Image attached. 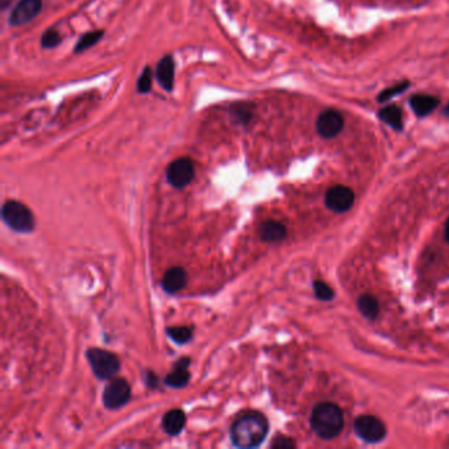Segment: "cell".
Returning <instances> with one entry per match:
<instances>
[{"label":"cell","instance_id":"obj_12","mask_svg":"<svg viewBox=\"0 0 449 449\" xmlns=\"http://www.w3.org/2000/svg\"><path fill=\"white\" fill-rule=\"evenodd\" d=\"M189 365H190V359L184 357V359H179L178 361L174 364V369L171 373H169L165 379V385L169 388L179 389L184 388L187 384H189V379H190V373H189Z\"/></svg>","mask_w":449,"mask_h":449},{"label":"cell","instance_id":"obj_18","mask_svg":"<svg viewBox=\"0 0 449 449\" xmlns=\"http://www.w3.org/2000/svg\"><path fill=\"white\" fill-rule=\"evenodd\" d=\"M359 309L364 317L368 319H376L379 317V300L370 294H364L359 298Z\"/></svg>","mask_w":449,"mask_h":449},{"label":"cell","instance_id":"obj_20","mask_svg":"<svg viewBox=\"0 0 449 449\" xmlns=\"http://www.w3.org/2000/svg\"><path fill=\"white\" fill-rule=\"evenodd\" d=\"M231 115H232L233 120H236L238 124L247 125L252 120L253 111H252V107L248 106L245 103H240V105H235L231 108Z\"/></svg>","mask_w":449,"mask_h":449},{"label":"cell","instance_id":"obj_8","mask_svg":"<svg viewBox=\"0 0 449 449\" xmlns=\"http://www.w3.org/2000/svg\"><path fill=\"white\" fill-rule=\"evenodd\" d=\"M353 203H354V193L347 186L336 185L327 191V207L332 211H348L352 207Z\"/></svg>","mask_w":449,"mask_h":449},{"label":"cell","instance_id":"obj_13","mask_svg":"<svg viewBox=\"0 0 449 449\" xmlns=\"http://www.w3.org/2000/svg\"><path fill=\"white\" fill-rule=\"evenodd\" d=\"M187 283V273L182 268H171L162 278V289L169 294H176L182 290Z\"/></svg>","mask_w":449,"mask_h":449},{"label":"cell","instance_id":"obj_25","mask_svg":"<svg viewBox=\"0 0 449 449\" xmlns=\"http://www.w3.org/2000/svg\"><path fill=\"white\" fill-rule=\"evenodd\" d=\"M407 88H408V82H402V83L394 85V86H391L390 88H386L385 91H382V93L379 94V102H385V100H389V99L396 97L398 94L403 93Z\"/></svg>","mask_w":449,"mask_h":449},{"label":"cell","instance_id":"obj_19","mask_svg":"<svg viewBox=\"0 0 449 449\" xmlns=\"http://www.w3.org/2000/svg\"><path fill=\"white\" fill-rule=\"evenodd\" d=\"M105 36L103 31H93V32H88L80 37L78 40V43L74 48V53H82L85 51H88L90 48H93L94 45H97Z\"/></svg>","mask_w":449,"mask_h":449},{"label":"cell","instance_id":"obj_15","mask_svg":"<svg viewBox=\"0 0 449 449\" xmlns=\"http://www.w3.org/2000/svg\"><path fill=\"white\" fill-rule=\"evenodd\" d=\"M410 106L418 116H426L431 114L439 106V99L433 95L418 94L410 99Z\"/></svg>","mask_w":449,"mask_h":449},{"label":"cell","instance_id":"obj_3","mask_svg":"<svg viewBox=\"0 0 449 449\" xmlns=\"http://www.w3.org/2000/svg\"><path fill=\"white\" fill-rule=\"evenodd\" d=\"M1 218L9 228L20 233H29L35 228L33 213L26 204L16 201H9L3 204Z\"/></svg>","mask_w":449,"mask_h":449},{"label":"cell","instance_id":"obj_1","mask_svg":"<svg viewBox=\"0 0 449 449\" xmlns=\"http://www.w3.org/2000/svg\"><path fill=\"white\" fill-rule=\"evenodd\" d=\"M269 432V423L264 415L249 411L238 418L231 427V440L238 448L260 447Z\"/></svg>","mask_w":449,"mask_h":449},{"label":"cell","instance_id":"obj_6","mask_svg":"<svg viewBox=\"0 0 449 449\" xmlns=\"http://www.w3.org/2000/svg\"><path fill=\"white\" fill-rule=\"evenodd\" d=\"M131 386L124 379H115L103 391V405L108 410H116L130 402Z\"/></svg>","mask_w":449,"mask_h":449},{"label":"cell","instance_id":"obj_9","mask_svg":"<svg viewBox=\"0 0 449 449\" xmlns=\"http://www.w3.org/2000/svg\"><path fill=\"white\" fill-rule=\"evenodd\" d=\"M344 119L342 114L336 110H326L317 117V130L319 134L324 139H332L342 132Z\"/></svg>","mask_w":449,"mask_h":449},{"label":"cell","instance_id":"obj_7","mask_svg":"<svg viewBox=\"0 0 449 449\" xmlns=\"http://www.w3.org/2000/svg\"><path fill=\"white\" fill-rule=\"evenodd\" d=\"M195 176L193 161L189 159H178L169 165L167 176L168 182L176 189H184L189 185Z\"/></svg>","mask_w":449,"mask_h":449},{"label":"cell","instance_id":"obj_10","mask_svg":"<svg viewBox=\"0 0 449 449\" xmlns=\"http://www.w3.org/2000/svg\"><path fill=\"white\" fill-rule=\"evenodd\" d=\"M41 7H43L41 0H20L18 6L14 9L9 16V24L14 27L27 24L28 21H31L38 15Z\"/></svg>","mask_w":449,"mask_h":449},{"label":"cell","instance_id":"obj_26","mask_svg":"<svg viewBox=\"0 0 449 449\" xmlns=\"http://www.w3.org/2000/svg\"><path fill=\"white\" fill-rule=\"evenodd\" d=\"M273 448H294L295 443L291 440L290 438H285V436H278L275 440L272 443Z\"/></svg>","mask_w":449,"mask_h":449},{"label":"cell","instance_id":"obj_27","mask_svg":"<svg viewBox=\"0 0 449 449\" xmlns=\"http://www.w3.org/2000/svg\"><path fill=\"white\" fill-rule=\"evenodd\" d=\"M144 379H145V382H147V385H148L149 388H157V385H159V379H157V376H156V374H153L152 371H147V373H145V376H144Z\"/></svg>","mask_w":449,"mask_h":449},{"label":"cell","instance_id":"obj_16","mask_svg":"<svg viewBox=\"0 0 449 449\" xmlns=\"http://www.w3.org/2000/svg\"><path fill=\"white\" fill-rule=\"evenodd\" d=\"M286 233H287L286 227L280 221H265L260 227V238H263L264 241H269V243L281 241L286 238Z\"/></svg>","mask_w":449,"mask_h":449},{"label":"cell","instance_id":"obj_22","mask_svg":"<svg viewBox=\"0 0 449 449\" xmlns=\"http://www.w3.org/2000/svg\"><path fill=\"white\" fill-rule=\"evenodd\" d=\"M62 37L57 31L49 29L41 37V46L45 49H53L61 43Z\"/></svg>","mask_w":449,"mask_h":449},{"label":"cell","instance_id":"obj_21","mask_svg":"<svg viewBox=\"0 0 449 449\" xmlns=\"http://www.w3.org/2000/svg\"><path fill=\"white\" fill-rule=\"evenodd\" d=\"M168 336L176 344H185L191 340L193 331L189 327H170L167 329Z\"/></svg>","mask_w":449,"mask_h":449},{"label":"cell","instance_id":"obj_14","mask_svg":"<svg viewBox=\"0 0 449 449\" xmlns=\"http://www.w3.org/2000/svg\"><path fill=\"white\" fill-rule=\"evenodd\" d=\"M186 424V415L182 410H170L169 413L164 415V419H162V427L165 432L170 435V436H176L179 435Z\"/></svg>","mask_w":449,"mask_h":449},{"label":"cell","instance_id":"obj_11","mask_svg":"<svg viewBox=\"0 0 449 449\" xmlns=\"http://www.w3.org/2000/svg\"><path fill=\"white\" fill-rule=\"evenodd\" d=\"M176 75V62L171 56H165L159 60L157 65L156 77L161 88L167 91H171L174 88V77Z\"/></svg>","mask_w":449,"mask_h":449},{"label":"cell","instance_id":"obj_28","mask_svg":"<svg viewBox=\"0 0 449 449\" xmlns=\"http://www.w3.org/2000/svg\"><path fill=\"white\" fill-rule=\"evenodd\" d=\"M445 238H447V241L449 243V219L445 223Z\"/></svg>","mask_w":449,"mask_h":449},{"label":"cell","instance_id":"obj_4","mask_svg":"<svg viewBox=\"0 0 449 449\" xmlns=\"http://www.w3.org/2000/svg\"><path fill=\"white\" fill-rule=\"evenodd\" d=\"M91 369L99 379H110L120 369V361L114 353L99 348H90L88 353Z\"/></svg>","mask_w":449,"mask_h":449},{"label":"cell","instance_id":"obj_23","mask_svg":"<svg viewBox=\"0 0 449 449\" xmlns=\"http://www.w3.org/2000/svg\"><path fill=\"white\" fill-rule=\"evenodd\" d=\"M152 82H153V74L150 68H145L144 71L141 73L140 78L137 80V90L140 94H147L149 93L150 88H152Z\"/></svg>","mask_w":449,"mask_h":449},{"label":"cell","instance_id":"obj_5","mask_svg":"<svg viewBox=\"0 0 449 449\" xmlns=\"http://www.w3.org/2000/svg\"><path fill=\"white\" fill-rule=\"evenodd\" d=\"M356 435L366 443H379L386 436V427L381 419L373 415H361L354 421Z\"/></svg>","mask_w":449,"mask_h":449},{"label":"cell","instance_id":"obj_24","mask_svg":"<svg viewBox=\"0 0 449 449\" xmlns=\"http://www.w3.org/2000/svg\"><path fill=\"white\" fill-rule=\"evenodd\" d=\"M314 291L319 300H331L334 298V290L327 285L326 282L315 281L314 282Z\"/></svg>","mask_w":449,"mask_h":449},{"label":"cell","instance_id":"obj_17","mask_svg":"<svg viewBox=\"0 0 449 449\" xmlns=\"http://www.w3.org/2000/svg\"><path fill=\"white\" fill-rule=\"evenodd\" d=\"M379 119L384 123L390 125L393 130L401 131L403 127V119H402V111L396 106H389L382 108L379 112Z\"/></svg>","mask_w":449,"mask_h":449},{"label":"cell","instance_id":"obj_2","mask_svg":"<svg viewBox=\"0 0 449 449\" xmlns=\"http://www.w3.org/2000/svg\"><path fill=\"white\" fill-rule=\"evenodd\" d=\"M310 422L319 438L329 440L343 431V411L335 403L323 402L314 407Z\"/></svg>","mask_w":449,"mask_h":449},{"label":"cell","instance_id":"obj_29","mask_svg":"<svg viewBox=\"0 0 449 449\" xmlns=\"http://www.w3.org/2000/svg\"><path fill=\"white\" fill-rule=\"evenodd\" d=\"M444 112H445V115H449V105L447 106V108H445V111H444Z\"/></svg>","mask_w":449,"mask_h":449}]
</instances>
